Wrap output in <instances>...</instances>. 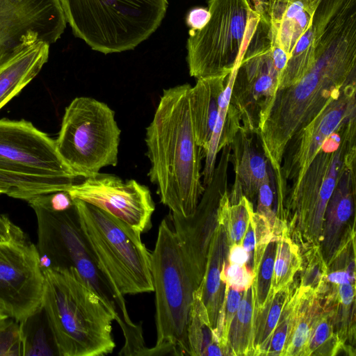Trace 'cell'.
<instances>
[{
    "mask_svg": "<svg viewBox=\"0 0 356 356\" xmlns=\"http://www.w3.org/2000/svg\"><path fill=\"white\" fill-rule=\"evenodd\" d=\"M188 83L165 89L146 129L150 181L172 214L192 215L204 193V154L197 145L189 105Z\"/></svg>",
    "mask_w": 356,
    "mask_h": 356,
    "instance_id": "cell-2",
    "label": "cell"
},
{
    "mask_svg": "<svg viewBox=\"0 0 356 356\" xmlns=\"http://www.w3.org/2000/svg\"><path fill=\"white\" fill-rule=\"evenodd\" d=\"M237 311L229 325L226 343L237 354L253 350V321L255 299L252 286L245 291Z\"/></svg>",
    "mask_w": 356,
    "mask_h": 356,
    "instance_id": "cell-27",
    "label": "cell"
},
{
    "mask_svg": "<svg viewBox=\"0 0 356 356\" xmlns=\"http://www.w3.org/2000/svg\"><path fill=\"white\" fill-rule=\"evenodd\" d=\"M353 1L355 0H321L315 13L312 24L317 40L323 35L330 22Z\"/></svg>",
    "mask_w": 356,
    "mask_h": 356,
    "instance_id": "cell-35",
    "label": "cell"
},
{
    "mask_svg": "<svg viewBox=\"0 0 356 356\" xmlns=\"http://www.w3.org/2000/svg\"><path fill=\"white\" fill-rule=\"evenodd\" d=\"M356 81V10L338 13L317 41L316 60L296 84L278 89L257 134L275 183L285 147L345 87Z\"/></svg>",
    "mask_w": 356,
    "mask_h": 356,
    "instance_id": "cell-1",
    "label": "cell"
},
{
    "mask_svg": "<svg viewBox=\"0 0 356 356\" xmlns=\"http://www.w3.org/2000/svg\"><path fill=\"white\" fill-rule=\"evenodd\" d=\"M298 290L286 304L279 323L274 330L263 355L284 354L288 339L293 324L298 302Z\"/></svg>",
    "mask_w": 356,
    "mask_h": 356,
    "instance_id": "cell-31",
    "label": "cell"
},
{
    "mask_svg": "<svg viewBox=\"0 0 356 356\" xmlns=\"http://www.w3.org/2000/svg\"><path fill=\"white\" fill-rule=\"evenodd\" d=\"M187 339L189 355H207L211 346L220 345L201 300L199 287L193 293L187 327Z\"/></svg>",
    "mask_w": 356,
    "mask_h": 356,
    "instance_id": "cell-25",
    "label": "cell"
},
{
    "mask_svg": "<svg viewBox=\"0 0 356 356\" xmlns=\"http://www.w3.org/2000/svg\"><path fill=\"white\" fill-rule=\"evenodd\" d=\"M241 244L242 245L245 250L248 253L250 259V257L252 256V253L254 252L257 248L255 229L252 219V214L247 227V229L242 238Z\"/></svg>",
    "mask_w": 356,
    "mask_h": 356,
    "instance_id": "cell-40",
    "label": "cell"
},
{
    "mask_svg": "<svg viewBox=\"0 0 356 356\" xmlns=\"http://www.w3.org/2000/svg\"><path fill=\"white\" fill-rule=\"evenodd\" d=\"M41 306L59 356L113 353V314L74 268L45 269Z\"/></svg>",
    "mask_w": 356,
    "mask_h": 356,
    "instance_id": "cell-3",
    "label": "cell"
},
{
    "mask_svg": "<svg viewBox=\"0 0 356 356\" xmlns=\"http://www.w3.org/2000/svg\"><path fill=\"white\" fill-rule=\"evenodd\" d=\"M346 270L340 269L331 272L326 276V280L334 284L353 283L355 281V264L350 263Z\"/></svg>",
    "mask_w": 356,
    "mask_h": 356,
    "instance_id": "cell-39",
    "label": "cell"
},
{
    "mask_svg": "<svg viewBox=\"0 0 356 356\" xmlns=\"http://www.w3.org/2000/svg\"><path fill=\"white\" fill-rule=\"evenodd\" d=\"M73 200L83 235L115 289L122 296L154 291L151 252L141 233L94 205Z\"/></svg>",
    "mask_w": 356,
    "mask_h": 356,
    "instance_id": "cell-8",
    "label": "cell"
},
{
    "mask_svg": "<svg viewBox=\"0 0 356 356\" xmlns=\"http://www.w3.org/2000/svg\"><path fill=\"white\" fill-rule=\"evenodd\" d=\"M37 220L36 248L42 270L74 268L113 314L119 325L131 321L124 296L113 287L100 268L81 230L76 208H50L41 195L28 201Z\"/></svg>",
    "mask_w": 356,
    "mask_h": 356,
    "instance_id": "cell-5",
    "label": "cell"
},
{
    "mask_svg": "<svg viewBox=\"0 0 356 356\" xmlns=\"http://www.w3.org/2000/svg\"><path fill=\"white\" fill-rule=\"evenodd\" d=\"M3 318H6V317H4L1 314H0V319Z\"/></svg>",
    "mask_w": 356,
    "mask_h": 356,
    "instance_id": "cell-43",
    "label": "cell"
},
{
    "mask_svg": "<svg viewBox=\"0 0 356 356\" xmlns=\"http://www.w3.org/2000/svg\"><path fill=\"white\" fill-rule=\"evenodd\" d=\"M22 356L19 323L7 317L0 319V356Z\"/></svg>",
    "mask_w": 356,
    "mask_h": 356,
    "instance_id": "cell-33",
    "label": "cell"
},
{
    "mask_svg": "<svg viewBox=\"0 0 356 356\" xmlns=\"http://www.w3.org/2000/svg\"><path fill=\"white\" fill-rule=\"evenodd\" d=\"M252 212V203L245 196L231 204L227 190L222 194L217 217L222 225H227L228 237L232 245L241 243Z\"/></svg>",
    "mask_w": 356,
    "mask_h": 356,
    "instance_id": "cell-28",
    "label": "cell"
},
{
    "mask_svg": "<svg viewBox=\"0 0 356 356\" xmlns=\"http://www.w3.org/2000/svg\"><path fill=\"white\" fill-rule=\"evenodd\" d=\"M73 34L104 54L135 49L159 27L168 0H60Z\"/></svg>",
    "mask_w": 356,
    "mask_h": 356,
    "instance_id": "cell-7",
    "label": "cell"
},
{
    "mask_svg": "<svg viewBox=\"0 0 356 356\" xmlns=\"http://www.w3.org/2000/svg\"><path fill=\"white\" fill-rule=\"evenodd\" d=\"M337 288L339 303L343 307H349L354 300V284L352 283L339 284Z\"/></svg>",
    "mask_w": 356,
    "mask_h": 356,
    "instance_id": "cell-42",
    "label": "cell"
},
{
    "mask_svg": "<svg viewBox=\"0 0 356 356\" xmlns=\"http://www.w3.org/2000/svg\"><path fill=\"white\" fill-rule=\"evenodd\" d=\"M289 286L270 291L265 302L255 308L253 321V350L263 355L270 338L280 321L284 308L291 296Z\"/></svg>",
    "mask_w": 356,
    "mask_h": 356,
    "instance_id": "cell-23",
    "label": "cell"
},
{
    "mask_svg": "<svg viewBox=\"0 0 356 356\" xmlns=\"http://www.w3.org/2000/svg\"><path fill=\"white\" fill-rule=\"evenodd\" d=\"M315 292L309 287L298 290L293 324L288 339L284 355H307L312 326L319 316Z\"/></svg>",
    "mask_w": 356,
    "mask_h": 356,
    "instance_id": "cell-22",
    "label": "cell"
},
{
    "mask_svg": "<svg viewBox=\"0 0 356 356\" xmlns=\"http://www.w3.org/2000/svg\"><path fill=\"white\" fill-rule=\"evenodd\" d=\"M335 348L332 325L327 317H321L319 315L312 328L307 355H323V351H333Z\"/></svg>",
    "mask_w": 356,
    "mask_h": 356,
    "instance_id": "cell-32",
    "label": "cell"
},
{
    "mask_svg": "<svg viewBox=\"0 0 356 356\" xmlns=\"http://www.w3.org/2000/svg\"><path fill=\"white\" fill-rule=\"evenodd\" d=\"M300 266L297 249L285 237L277 239L271 289L274 291L289 286Z\"/></svg>",
    "mask_w": 356,
    "mask_h": 356,
    "instance_id": "cell-29",
    "label": "cell"
},
{
    "mask_svg": "<svg viewBox=\"0 0 356 356\" xmlns=\"http://www.w3.org/2000/svg\"><path fill=\"white\" fill-rule=\"evenodd\" d=\"M250 260L248 253L241 243L232 245L229 254V263L241 266L245 265Z\"/></svg>",
    "mask_w": 356,
    "mask_h": 356,
    "instance_id": "cell-41",
    "label": "cell"
},
{
    "mask_svg": "<svg viewBox=\"0 0 356 356\" xmlns=\"http://www.w3.org/2000/svg\"><path fill=\"white\" fill-rule=\"evenodd\" d=\"M155 293L156 341L147 355H189L187 327L194 291L198 288L169 221L161 222L151 252Z\"/></svg>",
    "mask_w": 356,
    "mask_h": 356,
    "instance_id": "cell-6",
    "label": "cell"
},
{
    "mask_svg": "<svg viewBox=\"0 0 356 356\" xmlns=\"http://www.w3.org/2000/svg\"><path fill=\"white\" fill-rule=\"evenodd\" d=\"M49 47L31 36L0 65V110L40 72L48 60Z\"/></svg>",
    "mask_w": 356,
    "mask_h": 356,
    "instance_id": "cell-20",
    "label": "cell"
},
{
    "mask_svg": "<svg viewBox=\"0 0 356 356\" xmlns=\"http://www.w3.org/2000/svg\"><path fill=\"white\" fill-rule=\"evenodd\" d=\"M78 177L63 160L56 140L31 122L0 119V188L28 201L41 194L68 191Z\"/></svg>",
    "mask_w": 356,
    "mask_h": 356,
    "instance_id": "cell-4",
    "label": "cell"
},
{
    "mask_svg": "<svg viewBox=\"0 0 356 356\" xmlns=\"http://www.w3.org/2000/svg\"><path fill=\"white\" fill-rule=\"evenodd\" d=\"M27 239L23 230L7 216L0 213V243L21 241Z\"/></svg>",
    "mask_w": 356,
    "mask_h": 356,
    "instance_id": "cell-36",
    "label": "cell"
},
{
    "mask_svg": "<svg viewBox=\"0 0 356 356\" xmlns=\"http://www.w3.org/2000/svg\"><path fill=\"white\" fill-rule=\"evenodd\" d=\"M19 323L22 356L58 355L42 306L36 312Z\"/></svg>",
    "mask_w": 356,
    "mask_h": 356,
    "instance_id": "cell-24",
    "label": "cell"
},
{
    "mask_svg": "<svg viewBox=\"0 0 356 356\" xmlns=\"http://www.w3.org/2000/svg\"><path fill=\"white\" fill-rule=\"evenodd\" d=\"M321 0H265L264 14L269 24L271 46L289 56L299 38L313 24Z\"/></svg>",
    "mask_w": 356,
    "mask_h": 356,
    "instance_id": "cell-18",
    "label": "cell"
},
{
    "mask_svg": "<svg viewBox=\"0 0 356 356\" xmlns=\"http://www.w3.org/2000/svg\"><path fill=\"white\" fill-rule=\"evenodd\" d=\"M209 19L210 13L208 8L197 6L188 11L185 22L189 29L199 31L205 26Z\"/></svg>",
    "mask_w": 356,
    "mask_h": 356,
    "instance_id": "cell-38",
    "label": "cell"
},
{
    "mask_svg": "<svg viewBox=\"0 0 356 356\" xmlns=\"http://www.w3.org/2000/svg\"><path fill=\"white\" fill-rule=\"evenodd\" d=\"M44 275L36 245L28 239L0 243V314L21 322L42 303Z\"/></svg>",
    "mask_w": 356,
    "mask_h": 356,
    "instance_id": "cell-14",
    "label": "cell"
},
{
    "mask_svg": "<svg viewBox=\"0 0 356 356\" xmlns=\"http://www.w3.org/2000/svg\"><path fill=\"white\" fill-rule=\"evenodd\" d=\"M280 74L272 58L268 19L259 15L252 25L233 83L230 102L242 127L257 134L279 88Z\"/></svg>",
    "mask_w": 356,
    "mask_h": 356,
    "instance_id": "cell-11",
    "label": "cell"
},
{
    "mask_svg": "<svg viewBox=\"0 0 356 356\" xmlns=\"http://www.w3.org/2000/svg\"><path fill=\"white\" fill-rule=\"evenodd\" d=\"M66 23L60 0H12L0 11V65L31 36L56 42Z\"/></svg>",
    "mask_w": 356,
    "mask_h": 356,
    "instance_id": "cell-16",
    "label": "cell"
},
{
    "mask_svg": "<svg viewBox=\"0 0 356 356\" xmlns=\"http://www.w3.org/2000/svg\"><path fill=\"white\" fill-rule=\"evenodd\" d=\"M254 135L246 131L241 126L231 143L233 150L231 161L235 172L231 194V202L234 203L242 196L250 200L257 195L261 184L270 179L267 170L268 161L261 143L257 144L254 139Z\"/></svg>",
    "mask_w": 356,
    "mask_h": 356,
    "instance_id": "cell-19",
    "label": "cell"
},
{
    "mask_svg": "<svg viewBox=\"0 0 356 356\" xmlns=\"http://www.w3.org/2000/svg\"><path fill=\"white\" fill-rule=\"evenodd\" d=\"M0 194H3V191H1V188H0Z\"/></svg>",
    "mask_w": 356,
    "mask_h": 356,
    "instance_id": "cell-44",
    "label": "cell"
},
{
    "mask_svg": "<svg viewBox=\"0 0 356 356\" xmlns=\"http://www.w3.org/2000/svg\"><path fill=\"white\" fill-rule=\"evenodd\" d=\"M270 179L265 181L258 191V213L265 216L270 222L274 218L271 209L273 200V193L270 186Z\"/></svg>",
    "mask_w": 356,
    "mask_h": 356,
    "instance_id": "cell-37",
    "label": "cell"
},
{
    "mask_svg": "<svg viewBox=\"0 0 356 356\" xmlns=\"http://www.w3.org/2000/svg\"><path fill=\"white\" fill-rule=\"evenodd\" d=\"M228 76L198 79L190 89L189 105L195 137L204 156L213 131L221 95Z\"/></svg>",
    "mask_w": 356,
    "mask_h": 356,
    "instance_id": "cell-21",
    "label": "cell"
},
{
    "mask_svg": "<svg viewBox=\"0 0 356 356\" xmlns=\"http://www.w3.org/2000/svg\"><path fill=\"white\" fill-rule=\"evenodd\" d=\"M218 164L215 167L211 181L204 186V193L194 213L182 217L170 213L172 229L181 245L192 277L200 286L205 270L209 242L211 238L208 228L211 207L216 199L227 189L229 163L231 161L230 145L222 149Z\"/></svg>",
    "mask_w": 356,
    "mask_h": 356,
    "instance_id": "cell-17",
    "label": "cell"
},
{
    "mask_svg": "<svg viewBox=\"0 0 356 356\" xmlns=\"http://www.w3.org/2000/svg\"><path fill=\"white\" fill-rule=\"evenodd\" d=\"M220 278L227 286L239 291H245L249 289L254 281V273L245 265L241 266L229 264L225 266L222 265Z\"/></svg>",
    "mask_w": 356,
    "mask_h": 356,
    "instance_id": "cell-34",
    "label": "cell"
},
{
    "mask_svg": "<svg viewBox=\"0 0 356 356\" xmlns=\"http://www.w3.org/2000/svg\"><path fill=\"white\" fill-rule=\"evenodd\" d=\"M356 164V115L346 120L323 142L307 168L288 206L316 224L343 171Z\"/></svg>",
    "mask_w": 356,
    "mask_h": 356,
    "instance_id": "cell-12",
    "label": "cell"
},
{
    "mask_svg": "<svg viewBox=\"0 0 356 356\" xmlns=\"http://www.w3.org/2000/svg\"><path fill=\"white\" fill-rule=\"evenodd\" d=\"M207 8L209 22L201 30L189 29L186 42L189 74L196 79L231 73L256 13L250 0H208Z\"/></svg>",
    "mask_w": 356,
    "mask_h": 356,
    "instance_id": "cell-10",
    "label": "cell"
},
{
    "mask_svg": "<svg viewBox=\"0 0 356 356\" xmlns=\"http://www.w3.org/2000/svg\"><path fill=\"white\" fill-rule=\"evenodd\" d=\"M355 95L354 81L289 140L282 156L280 178L275 183L279 209L288 204L325 139L356 114Z\"/></svg>",
    "mask_w": 356,
    "mask_h": 356,
    "instance_id": "cell-13",
    "label": "cell"
},
{
    "mask_svg": "<svg viewBox=\"0 0 356 356\" xmlns=\"http://www.w3.org/2000/svg\"><path fill=\"white\" fill-rule=\"evenodd\" d=\"M120 134L115 113L107 104L78 97L65 109L56 143L73 172L86 178L117 165Z\"/></svg>",
    "mask_w": 356,
    "mask_h": 356,
    "instance_id": "cell-9",
    "label": "cell"
},
{
    "mask_svg": "<svg viewBox=\"0 0 356 356\" xmlns=\"http://www.w3.org/2000/svg\"><path fill=\"white\" fill-rule=\"evenodd\" d=\"M72 199L94 205L126 222L141 234L152 226L155 209L149 188L136 180L97 172L73 184L67 191Z\"/></svg>",
    "mask_w": 356,
    "mask_h": 356,
    "instance_id": "cell-15",
    "label": "cell"
},
{
    "mask_svg": "<svg viewBox=\"0 0 356 356\" xmlns=\"http://www.w3.org/2000/svg\"><path fill=\"white\" fill-rule=\"evenodd\" d=\"M317 38L313 25L299 38L291 51L279 83V88L298 83L312 67L316 56Z\"/></svg>",
    "mask_w": 356,
    "mask_h": 356,
    "instance_id": "cell-26",
    "label": "cell"
},
{
    "mask_svg": "<svg viewBox=\"0 0 356 356\" xmlns=\"http://www.w3.org/2000/svg\"><path fill=\"white\" fill-rule=\"evenodd\" d=\"M277 239H273L266 245L260 261L254 271L252 284L254 293L255 308L266 301L271 289Z\"/></svg>",
    "mask_w": 356,
    "mask_h": 356,
    "instance_id": "cell-30",
    "label": "cell"
}]
</instances>
